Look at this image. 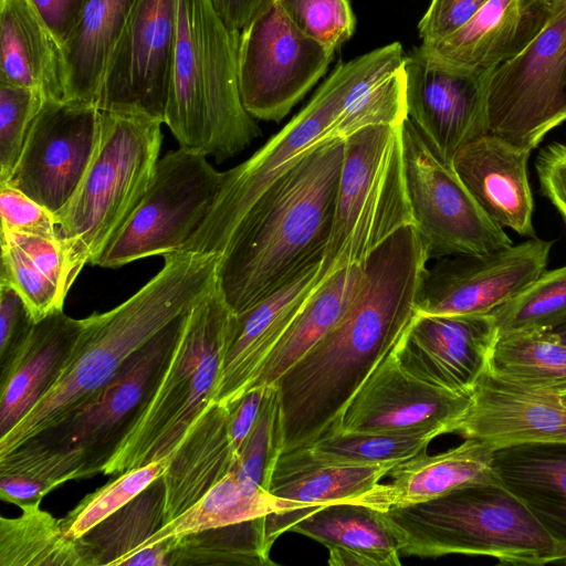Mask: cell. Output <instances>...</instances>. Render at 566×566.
I'll return each instance as SVG.
<instances>
[{
	"instance_id": "obj_1",
	"label": "cell",
	"mask_w": 566,
	"mask_h": 566,
	"mask_svg": "<svg viewBox=\"0 0 566 566\" xmlns=\"http://www.w3.org/2000/svg\"><path fill=\"white\" fill-rule=\"evenodd\" d=\"M428 263L413 224L395 231L365 259L359 289L345 315L273 384L282 453L308 447L337 426L416 315Z\"/></svg>"
},
{
	"instance_id": "obj_2",
	"label": "cell",
	"mask_w": 566,
	"mask_h": 566,
	"mask_svg": "<svg viewBox=\"0 0 566 566\" xmlns=\"http://www.w3.org/2000/svg\"><path fill=\"white\" fill-rule=\"evenodd\" d=\"M344 139L311 151L254 203L219 254L216 285L241 313L315 261L332 232Z\"/></svg>"
},
{
	"instance_id": "obj_3",
	"label": "cell",
	"mask_w": 566,
	"mask_h": 566,
	"mask_svg": "<svg viewBox=\"0 0 566 566\" xmlns=\"http://www.w3.org/2000/svg\"><path fill=\"white\" fill-rule=\"evenodd\" d=\"M163 269L125 302L84 318L59 376L3 436L0 455L53 428L96 398L125 363L216 285L219 254L174 252Z\"/></svg>"
},
{
	"instance_id": "obj_4",
	"label": "cell",
	"mask_w": 566,
	"mask_h": 566,
	"mask_svg": "<svg viewBox=\"0 0 566 566\" xmlns=\"http://www.w3.org/2000/svg\"><path fill=\"white\" fill-rule=\"evenodd\" d=\"M394 42L337 65L310 102L251 157L223 171L217 198L180 252L220 254L237 227L284 174L316 148L337 139L344 111L374 84L402 67Z\"/></svg>"
},
{
	"instance_id": "obj_5",
	"label": "cell",
	"mask_w": 566,
	"mask_h": 566,
	"mask_svg": "<svg viewBox=\"0 0 566 566\" xmlns=\"http://www.w3.org/2000/svg\"><path fill=\"white\" fill-rule=\"evenodd\" d=\"M239 34L211 0H178L177 33L164 123L179 147L223 161L261 135L238 81Z\"/></svg>"
},
{
	"instance_id": "obj_6",
	"label": "cell",
	"mask_w": 566,
	"mask_h": 566,
	"mask_svg": "<svg viewBox=\"0 0 566 566\" xmlns=\"http://www.w3.org/2000/svg\"><path fill=\"white\" fill-rule=\"evenodd\" d=\"M381 514L405 555H484L503 564L536 566L566 559V549L496 480Z\"/></svg>"
},
{
	"instance_id": "obj_7",
	"label": "cell",
	"mask_w": 566,
	"mask_h": 566,
	"mask_svg": "<svg viewBox=\"0 0 566 566\" xmlns=\"http://www.w3.org/2000/svg\"><path fill=\"white\" fill-rule=\"evenodd\" d=\"M233 315L217 285L186 312L158 377L104 474L118 475L171 455L213 402Z\"/></svg>"
},
{
	"instance_id": "obj_8",
	"label": "cell",
	"mask_w": 566,
	"mask_h": 566,
	"mask_svg": "<svg viewBox=\"0 0 566 566\" xmlns=\"http://www.w3.org/2000/svg\"><path fill=\"white\" fill-rule=\"evenodd\" d=\"M160 119L126 111H101L96 147L66 205L54 213L66 260L69 287L94 264L145 195L159 160Z\"/></svg>"
},
{
	"instance_id": "obj_9",
	"label": "cell",
	"mask_w": 566,
	"mask_h": 566,
	"mask_svg": "<svg viewBox=\"0 0 566 566\" xmlns=\"http://www.w3.org/2000/svg\"><path fill=\"white\" fill-rule=\"evenodd\" d=\"M185 314L136 352L96 398L0 455V475L30 476L53 490L70 480L103 473L158 377Z\"/></svg>"
},
{
	"instance_id": "obj_10",
	"label": "cell",
	"mask_w": 566,
	"mask_h": 566,
	"mask_svg": "<svg viewBox=\"0 0 566 566\" xmlns=\"http://www.w3.org/2000/svg\"><path fill=\"white\" fill-rule=\"evenodd\" d=\"M332 232L317 276L365 259L401 227L413 224L405 184L401 125H373L344 139Z\"/></svg>"
},
{
	"instance_id": "obj_11",
	"label": "cell",
	"mask_w": 566,
	"mask_h": 566,
	"mask_svg": "<svg viewBox=\"0 0 566 566\" xmlns=\"http://www.w3.org/2000/svg\"><path fill=\"white\" fill-rule=\"evenodd\" d=\"M566 120V0H552L541 32L514 57L492 70L486 129L532 151Z\"/></svg>"
},
{
	"instance_id": "obj_12",
	"label": "cell",
	"mask_w": 566,
	"mask_h": 566,
	"mask_svg": "<svg viewBox=\"0 0 566 566\" xmlns=\"http://www.w3.org/2000/svg\"><path fill=\"white\" fill-rule=\"evenodd\" d=\"M206 157L179 147L159 158L145 195L93 265L119 268L180 252L205 221L222 184L223 172Z\"/></svg>"
},
{
	"instance_id": "obj_13",
	"label": "cell",
	"mask_w": 566,
	"mask_h": 566,
	"mask_svg": "<svg viewBox=\"0 0 566 566\" xmlns=\"http://www.w3.org/2000/svg\"><path fill=\"white\" fill-rule=\"evenodd\" d=\"M401 142L408 202L429 262L483 255L513 244L407 117Z\"/></svg>"
},
{
	"instance_id": "obj_14",
	"label": "cell",
	"mask_w": 566,
	"mask_h": 566,
	"mask_svg": "<svg viewBox=\"0 0 566 566\" xmlns=\"http://www.w3.org/2000/svg\"><path fill=\"white\" fill-rule=\"evenodd\" d=\"M333 56L300 31L276 0H264L239 34L244 108L253 118L281 122L325 74Z\"/></svg>"
},
{
	"instance_id": "obj_15",
	"label": "cell",
	"mask_w": 566,
	"mask_h": 566,
	"mask_svg": "<svg viewBox=\"0 0 566 566\" xmlns=\"http://www.w3.org/2000/svg\"><path fill=\"white\" fill-rule=\"evenodd\" d=\"M178 0H135L108 57L96 105L164 122L177 33Z\"/></svg>"
},
{
	"instance_id": "obj_16",
	"label": "cell",
	"mask_w": 566,
	"mask_h": 566,
	"mask_svg": "<svg viewBox=\"0 0 566 566\" xmlns=\"http://www.w3.org/2000/svg\"><path fill=\"white\" fill-rule=\"evenodd\" d=\"M99 125L95 103L44 98L12 174L1 184L57 212L86 171Z\"/></svg>"
},
{
	"instance_id": "obj_17",
	"label": "cell",
	"mask_w": 566,
	"mask_h": 566,
	"mask_svg": "<svg viewBox=\"0 0 566 566\" xmlns=\"http://www.w3.org/2000/svg\"><path fill=\"white\" fill-rule=\"evenodd\" d=\"M552 245L535 237L483 255L436 259L424 271L416 313L489 314L546 270Z\"/></svg>"
},
{
	"instance_id": "obj_18",
	"label": "cell",
	"mask_w": 566,
	"mask_h": 566,
	"mask_svg": "<svg viewBox=\"0 0 566 566\" xmlns=\"http://www.w3.org/2000/svg\"><path fill=\"white\" fill-rule=\"evenodd\" d=\"M492 70L450 65L422 45L405 55L407 118L449 165L461 148L488 134L486 87Z\"/></svg>"
},
{
	"instance_id": "obj_19",
	"label": "cell",
	"mask_w": 566,
	"mask_h": 566,
	"mask_svg": "<svg viewBox=\"0 0 566 566\" xmlns=\"http://www.w3.org/2000/svg\"><path fill=\"white\" fill-rule=\"evenodd\" d=\"M470 402L469 395L410 375L391 350L355 394L333 430L438 437L457 431Z\"/></svg>"
},
{
	"instance_id": "obj_20",
	"label": "cell",
	"mask_w": 566,
	"mask_h": 566,
	"mask_svg": "<svg viewBox=\"0 0 566 566\" xmlns=\"http://www.w3.org/2000/svg\"><path fill=\"white\" fill-rule=\"evenodd\" d=\"M497 339L493 316L417 314L392 353L410 375L436 386L471 394L486 370Z\"/></svg>"
},
{
	"instance_id": "obj_21",
	"label": "cell",
	"mask_w": 566,
	"mask_h": 566,
	"mask_svg": "<svg viewBox=\"0 0 566 566\" xmlns=\"http://www.w3.org/2000/svg\"><path fill=\"white\" fill-rule=\"evenodd\" d=\"M457 433L497 449L566 441V392L501 378L486 370L478 379Z\"/></svg>"
},
{
	"instance_id": "obj_22",
	"label": "cell",
	"mask_w": 566,
	"mask_h": 566,
	"mask_svg": "<svg viewBox=\"0 0 566 566\" xmlns=\"http://www.w3.org/2000/svg\"><path fill=\"white\" fill-rule=\"evenodd\" d=\"M322 260L241 313L234 314L213 402L228 405L245 394L289 326L317 286Z\"/></svg>"
},
{
	"instance_id": "obj_23",
	"label": "cell",
	"mask_w": 566,
	"mask_h": 566,
	"mask_svg": "<svg viewBox=\"0 0 566 566\" xmlns=\"http://www.w3.org/2000/svg\"><path fill=\"white\" fill-rule=\"evenodd\" d=\"M397 463H323L306 448L282 453L270 486L279 511L265 516L268 542L273 546L279 536L325 505L349 502L368 492Z\"/></svg>"
},
{
	"instance_id": "obj_24",
	"label": "cell",
	"mask_w": 566,
	"mask_h": 566,
	"mask_svg": "<svg viewBox=\"0 0 566 566\" xmlns=\"http://www.w3.org/2000/svg\"><path fill=\"white\" fill-rule=\"evenodd\" d=\"M531 153L485 134L461 148L451 166L493 221L518 235L535 238L527 176Z\"/></svg>"
},
{
	"instance_id": "obj_25",
	"label": "cell",
	"mask_w": 566,
	"mask_h": 566,
	"mask_svg": "<svg viewBox=\"0 0 566 566\" xmlns=\"http://www.w3.org/2000/svg\"><path fill=\"white\" fill-rule=\"evenodd\" d=\"M552 0H486L457 32L421 44L459 67L492 70L517 55L544 28Z\"/></svg>"
},
{
	"instance_id": "obj_26",
	"label": "cell",
	"mask_w": 566,
	"mask_h": 566,
	"mask_svg": "<svg viewBox=\"0 0 566 566\" xmlns=\"http://www.w3.org/2000/svg\"><path fill=\"white\" fill-rule=\"evenodd\" d=\"M239 457L230 406L212 402L189 427L168 458L164 524L177 517L228 475Z\"/></svg>"
},
{
	"instance_id": "obj_27",
	"label": "cell",
	"mask_w": 566,
	"mask_h": 566,
	"mask_svg": "<svg viewBox=\"0 0 566 566\" xmlns=\"http://www.w3.org/2000/svg\"><path fill=\"white\" fill-rule=\"evenodd\" d=\"M494 448L465 439L448 451L429 455L426 451L397 463L388 473V483H378L349 501L387 511L440 497L453 490L495 480L492 471Z\"/></svg>"
},
{
	"instance_id": "obj_28",
	"label": "cell",
	"mask_w": 566,
	"mask_h": 566,
	"mask_svg": "<svg viewBox=\"0 0 566 566\" xmlns=\"http://www.w3.org/2000/svg\"><path fill=\"white\" fill-rule=\"evenodd\" d=\"M84 325V318L55 311L39 321L27 343L0 365V437L45 394L60 374Z\"/></svg>"
},
{
	"instance_id": "obj_29",
	"label": "cell",
	"mask_w": 566,
	"mask_h": 566,
	"mask_svg": "<svg viewBox=\"0 0 566 566\" xmlns=\"http://www.w3.org/2000/svg\"><path fill=\"white\" fill-rule=\"evenodd\" d=\"M492 471L566 549V441L494 449Z\"/></svg>"
},
{
	"instance_id": "obj_30",
	"label": "cell",
	"mask_w": 566,
	"mask_h": 566,
	"mask_svg": "<svg viewBox=\"0 0 566 566\" xmlns=\"http://www.w3.org/2000/svg\"><path fill=\"white\" fill-rule=\"evenodd\" d=\"M0 81L65 99L62 45L29 0H0Z\"/></svg>"
},
{
	"instance_id": "obj_31",
	"label": "cell",
	"mask_w": 566,
	"mask_h": 566,
	"mask_svg": "<svg viewBox=\"0 0 566 566\" xmlns=\"http://www.w3.org/2000/svg\"><path fill=\"white\" fill-rule=\"evenodd\" d=\"M290 532L307 536L328 549L331 566H399V543L380 511L342 502L325 505Z\"/></svg>"
},
{
	"instance_id": "obj_32",
	"label": "cell",
	"mask_w": 566,
	"mask_h": 566,
	"mask_svg": "<svg viewBox=\"0 0 566 566\" xmlns=\"http://www.w3.org/2000/svg\"><path fill=\"white\" fill-rule=\"evenodd\" d=\"M361 275V264L350 265L335 272L314 290L248 391L273 385L342 319L357 294Z\"/></svg>"
},
{
	"instance_id": "obj_33",
	"label": "cell",
	"mask_w": 566,
	"mask_h": 566,
	"mask_svg": "<svg viewBox=\"0 0 566 566\" xmlns=\"http://www.w3.org/2000/svg\"><path fill=\"white\" fill-rule=\"evenodd\" d=\"M135 0H86L62 45L65 99L95 103L108 57Z\"/></svg>"
},
{
	"instance_id": "obj_34",
	"label": "cell",
	"mask_w": 566,
	"mask_h": 566,
	"mask_svg": "<svg viewBox=\"0 0 566 566\" xmlns=\"http://www.w3.org/2000/svg\"><path fill=\"white\" fill-rule=\"evenodd\" d=\"M161 476L136 497L80 537L88 566L126 565L164 525Z\"/></svg>"
},
{
	"instance_id": "obj_35",
	"label": "cell",
	"mask_w": 566,
	"mask_h": 566,
	"mask_svg": "<svg viewBox=\"0 0 566 566\" xmlns=\"http://www.w3.org/2000/svg\"><path fill=\"white\" fill-rule=\"evenodd\" d=\"M0 518V566H88L80 538L66 536L60 518L40 509Z\"/></svg>"
},
{
	"instance_id": "obj_36",
	"label": "cell",
	"mask_w": 566,
	"mask_h": 566,
	"mask_svg": "<svg viewBox=\"0 0 566 566\" xmlns=\"http://www.w3.org/2000/svg\"><path fill=\"white\" fill-rule=\"evenodd\" d=\"M488 370L510 381L566 392V344L551 331L501 335Z\"/></svg>"
},
{
	"instance_id": "obj_37",
	"label": "cell",
	"mask_w": 566,
	"mask_h": 566,
	"mask_svg": "<svg viewBox=\"0 0 566 566\" xmlns=\"http://www.w3.org/2000/svg\"><path fill=\"white\" fill-rule=\"evenodd\" d=\"M277 511L272 495L245 493L230 472L189 509L165 523L138 552L165 541L255 520Z\"/></svg>"
},
{
	"instance_id": "obj_38",
	"label": "cell",
	"mask_w": 566,
	"mask_h": 566,
	"mask_svg": "<svg viewBox=\"0 0 566 566\" xmlns=\"http://www.w3.org/2000/svg\"><path fill=\"white\" fill-rule=\"evenodd\" d=\"M168 565L272 566L265 516L169 539Z\"/></svg>"
},
{
	"instance_id": "obj_39",
	"label": "cell",
	"mask_w": 566,
	"mask_h": 566,
	"mask_svg": "<svg viewBox=\"0 0 566 566\" xmlns=\"http://www.w3.org/2000/svg\"><path fill=\"white\" fill-rule=\"evenodd\" d=\"M434 433L344 432L333 430L306 448L318 462L376 464L401 462L426 451Z\"/></svg>"
},
{
	"instance_id": "obj_40",
	"label": "cell",
	"mask_w": 566,
	"mask_h": 566,
	"mask_svg": "<svg viewBox=\"0 0 566 566\" xmlns=\"http://www.w3.org/2000/svg\"><path fill=\"white\" fill-rule=\"evenodd\" d=\"M497 337L524 331H552L566 324V265L544 271L516 296L490 313Z\"/></svg>"
},
{
	"instance_id": "obj_41",
	"label": "cell",
	"mask_w": 566,
	"mask_h": 566,
	"mask_svg": "<svg viewBox=\"0 0 566 566\" xmlns=\"http://www.w3.org/2000/svg\"><path fill=\"white\" fill-rule=\"evenodd\" d=\"M283 432L276 388L271 385L258 417L245 440L232 473L250 495H271L272 476L282 454Z\"/></svg>"
},
{
	"instance_id": "obj_42",
	"label": "cell",
	"mask_w": 566,
	"mask_h": 566,
	"mask_svg": "<svg viewBox=\"0 0 566 566\" xmlns=\"http://www.w3.org/2000/svg\"><path fill=\"white\" fill-rule=\"evenodd\" d=\"M167 465L168 459L150 462L118 474L104 486L87 494L60 518L63 533L73 539L82 537L160 478Z\"/></svg>"
},
{
	"instance_id": "obj_43",
	"label": "cell",
	"mask_w": 566,
	"mask_h": 566,
	"mask_svg": "<svg viewBox=\"0 0 566 566\" xmlns=\"http://www.w3.org/2000/svg\"><path fill=\"white\" fill-rule=\"evenodd\" d=\"M43 101L39 90L0 81V184L12 174Z\"/></svg>"
},
{
	"instance_id": "obj_44",
	"label": "cell",
	"mask_w": 566,
	"mask_h": 566,
	"mask_svg": "<svg viewBox=\"0 0 566 566\" xmlns=\"http://www.w3.org/2000/svg\"><path fill=\"white\" fill-rule=\"evenodd\" d=\"M294 25L327 50L349 40L356 19L348 0H276Z\"/></svg>"
},
{
	"instance_id": "obj_45",
	"label": "cell",
	"mask_w": 566,
	"mask_h": 566,
	"mask_svg": "<svg viewBox=\"0 0 566 566\" xmlns=\"http://www.w3.org/2000/svg\"><path fill=\"white\" fill-rule=\"evenodd\" d=\"M1 242L0 281L10 283L21 295L35 322L63 310L66 294L35 266L15 245Z\"/></svg>"
},
{
	"instance_id": "obj_46",
	"label": "cell",
	"mask_w": 566,
	"mask_h": 566,
	"mask_svg": "<svg viewBox=\"0 0 566 566\" xmlns=\"http://www.w3.org/2000/svg\"><path fill=\"white\" fill-rule=\"evenodd\" d=\"M0 216L1 232L57 238L54 213L7 184H0Z\"/></svg>"
},
{
	"instance_id": "obj_47",
	"label": "cell",
	"mask_w": 566,
	"mask_h": 566,
	"mask_svg": "<svg viewBox=\"0 0 566 566\" xmlns=\"http://www.w3.org/2000/svg\"><path fill=\"white\" fill-rule=\"evenodd\" d=\"M35 324L18 291L10 283L0 281V365L22 348Z\"/></svg>"
},
{
	"instance_id": "obj_48",
	"label": "cell",
	"mask_w": 566,
	"mask_h": 566,
	"mask_svg": "<svg viewBox=\"0 0 566 566\" xmlns=\"http://www.w3.org/2000/svg\"><path fill=\"white\" fill-rule=\"evenodd\" d=\"M484 0H431L418 24L422 44L440 41L461 29Z\"/></svg>"
},
{
	"instance_id": "obj_49",
	"label": "cell",
	"mask_w": 566,
	"mask_h": 566,
	"mask_svg": "<svg viewBox=\"0 0 566 566\" xmlns=\"http://www.w3.org/2000/svg\"><path fill=\"white\" fill-rule=\"evenodd\" d=\"M539 187L566 226V145L553 142L544 147L535 161Z\"/></svg>"
},
{
	"instance_id": "obj_50",
	"label": "cell",
	"mask_w": 566,
	"mask_h": 566,
	"mask_svg": "<svg viewBox=\"0 0 566 566\" xmlns=\"http://www.w3.org/2000/svg\"><path fill=\"white\" fill-rule=\"evenodd\" d=\"M56 41L63 45L75 28L86 0H29Z\"/></svg>"
},
{
	"instance_id": "obj_51",
	"label": "cell",
	"mask_w": 566,
	"mask_h": 566,
	"mask_svg": "<svg viewBox=\"0 0 566 566\" xmlns=\"http://www.w3.org/2000/svg\"><path fill=\"white\" fill-rule=\"evenodd\" d=\"M266 390L268 386L253 388L238 400L228 403L231 433L239 453L258 420Z\"/></svg>"
},
{
	"instance_id": "obj_52",
	"label": "cell",
	"mask_w": 566,
	"mask_h": 566,
	"mask_svg": "<svg viewBox=\"0 0 566 566\" xmlns=\"http://www.w3.org/2000/svg\"><path fill=\"white\" fill-rule=\"evenodd\" d=\"M50 491V486L36 479L8 474L0 475V497L20 509L25 505L40 503Z\"/></svg>"
},
{
	"instance_id": "obj_53",
	"label": "cell",
	"mask_w": 566,
	"mask_h": 566,
	"mask_svg": "<svg viewBox=\"0 0 566 566\" xmlns=\"http://www.w3.org/2000/svg\"><path fill=\"white\" fill-rule=\"evenodd\" d=\"M226 25L234 33L241 30L254 15L264 0H211Z\"/></svg>"
},
{
	"instance_id": "obj_54",
	"label": "cell",
	"mask_w": 566,
	"mask_h": 566,
	"mask_svg": "<svg viewBox=\"0 0 566 566\" xmlns=\"http://www.w3.org/2000/svg\"><path fill=\"white\" fill-rule=\"evenodd\" d=\"M563 343L566 344V324L551 331Z\"/></svg>"
},
{
	"instance_id": "obj_55",
	"label": "cell",
	"mask_w": 566,
	"mask_h": 566,
	"mask_svg": "<svg viewBox=\"0 0 566 566\" xmlns=\"http://www.w3.org/2000/svg\"><path fill=\"white\" fill-rule=\"evenodd\" d=\"M484 1H486V0H484Z\"/></svg>"
}]
</instances>
